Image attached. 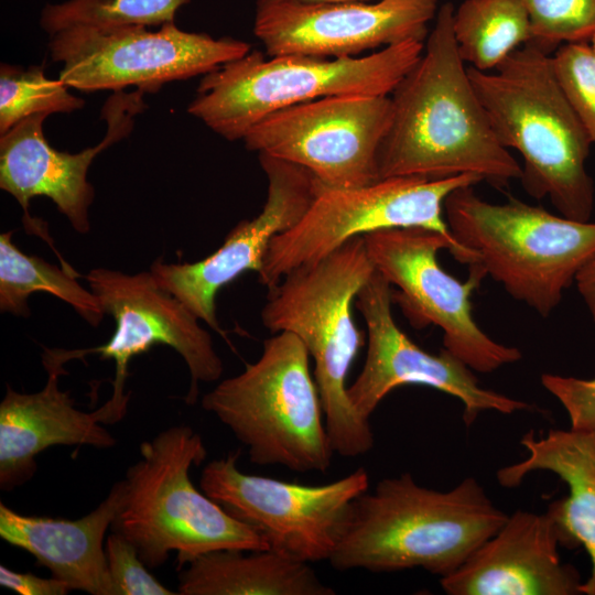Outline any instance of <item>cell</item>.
Returning <instances> with one entry per match:
<instances>
[{
    "label": "cell",
    "mask_w": 595,
    "mask_h": 595,
    "mask_svg": "<svg viewBox=\"0 0 595 595\" xmlns=\"http://www.w3.org/2000/svg\"><path fill=\"white\" fill-rule=\"evenodd\" d=\"M454 9L451 2L439 7L422 55L390 94L380 180L475 174L502 187L521 178L522 167L497 139L457 51Z\"/></svg>",
    "instance_id": "1"
},
{
    "label": "cell",
    "mask_w": 595,
    "mask_h": 595,
    "mask_svg": "<svg viewBox=\"0 0 595 595\" xmlns=\"http://www.w3.org/2000/svg\"><path fill=\"white\" fill-rule=\"evenodd\" d=\"M507 517L474 477L440 491L403 473L353 500L327 561L338 571L421 567L441 578L457 570Z\"/></svg>",
    "instance_id": "2"
},
{
    "label": "cell",
    "mask_w": 595,
    "mask_h": 595,
    "mask_svg": "<svg viewBox=\"0 0 595 595\" xmlns=\"http://www.w3.org/2000/svg\"><path fill=\"white\" fill-rule=\"evenodd\" d=\"M467 72L497 139L522 158L526 192L548 197L566 218L589 221L594 184L585 164L593 143L558 79L552 54L529 41L495 72L470 66Z\"/></svg>",
    "instance_id": "3"
},
{
    "label": "cell",
    "mask_w": 595,
    "mask_h": 595,
    "mask_svg": "<svg viewBox=\"0 0 595 595\" xmlns=\"http://www.w3.org/2000/svg\"><path fill=\"white\" fill-rule=\"evenodd\" d=\"M376 269L363 236L350 238L321 260L295 268L269 289L261 321L272 334L296 335L314 359V378L334 453L354 458L369 452V420L354 409L346 386L364 344L351 304Z\"/></svg>",
    "instance_id": "4"
},
{
    "label": "cell",
    "mask_w": 595,
    "mask_h": 595,
    "mask_svg": "<svg viewBox=\"0 0 595 595\" xmlns=\"http://www.w3.org/2000/svg\"><path fill=\"white\" fill-rule=\"evenodd\" d=\"M125 480L126 497L111 529L138 550L150 569L176 552L177 570L216 550H268L266 541L196 489L190 470L207 456L187 425L169 428L140 444Z\"/></svg>",
    "instance_id": "5"
},
{
    "label": "cell",
    "mask_w": 595,
    "mask_h": 595,
    "mask_svg": "<svg viewBox=\"0 0 595 595\" xmlns=\"http://www.w3.org/2000/svg\"><path fill=\"white\" fill-rule=\"evenodd\" d=\"M474 186L444 202L448 230L467 257L515 300L548 317L578 271L595 257V223L556 216L509 196L502 204Z\"/></svg>",
    "instance_id": "6"
},
{
    "label": "cell",
    "mask_w": 595,
    "mask_h": 595,
    "mask_svg": "<svg viewBox=\"0 0 595 595\" xmlns=\"http://www.w3.org/2000/svg\"><path fill=\"white\" fill-rule=\"evenodd\" d=\"M410 40L361 57L250 51L203 76L188 113L227 140H242L261 119L282 108L343 95H390L422 55Z\"/></svg>",
    "instance_id": "7"
},
{
    "label": "cell",
    "mask_w": 595,
    "mask_h": 595,
    "mask_svg": "<svg viewBox=\"0 0 595 595\" xmlns=\"http://www.w3.org/2000/svg\"><path fill=\"white\" fill-rule=\"evenodd\" d=\"M309 359L296 335L273 334L257 361L203 397V409L247 447L251 463L299 473L329 468L334 451Z\"/></svg>",
    "instance_id": "8"
},
{
    "label": "cell",
    "mask_w": 595,
    "mask_h": 595,
    "mask_svg": "<svg viewBox=\"0 0 595 595\" xmlns=\"http://www.w3.org/2000/svg\"><path fill=\"white\" fill-rule=\"evenodd\" d=\"M480 182L478 175L462 174L442 180L387 177L354 188L322 185L299 223L271 240L259 282L269 290L295 268L321 260L350 238L392 228L436 231L452 242L455 259L467 263L448 230L444 202L456 188Z\"/></svg>",
    "instance_id": "9"
},
{
    "label": "cell",
    "mask_w": 595,
    "mask_h": 595,
    "mask_svg": "<svg viewBox=\"0 0 595 595\" xmlns=\"http://www.w3.org/2000/svg\"><path fill=\"white\" fill-rule=\"evenodd\" d=\"M250 51L247 42L187 32L174 22L158 31L74 25L48 41L51 58L62 64L58 78L87 93L129 86L156 93L164 84L205 75Z\"/></svg>",
    "instance_id": "10"
},
{
    "label": "cell",
    "mask_w": 595,
    "mask_h": 595,
    "mask_svg": "<svg viewBox=\"0 0 595 595\" xmlns=\"http://www.w3.org/2000/svg\"><path fill=\"white\" fill-rule=\"evenodd\" d=\"M375 269L398 291L392 301L415 327L435 325L443 332V347L477 372H493L517 363L520 349L490 338L473 316L470 296L486 277L469 266L466 282L447 273L437 260L441 249L453 251L443 235L421 227L382 229L366 234Z\"/></svg>",
    "instance_id": "11"
},
{
    "label": "cell",
    "mask_w": 595,
    "mask_h": 595,
    "mask_svg": "<svg viewBox=\"0 0 595 595\" xmlns=\"http://www.w3.org/2000/svg\"><path fill=\"white\" fill-rule=\"evenodd\" d=\"M85 279L105 313L116 324L106 344L77 349L79 358L98 354L101 359L115 361L112 394L97 409L102 424H115L125 416L129 401V396L125 393L129 364L155 345L170 346L185 361L191 376L184 397L187 404L196 402L199 382H213L220 378L223 361L214 348L210 334L181 301L158 284L150 270L128 274L96 268Z\"/></svg>",
    "instance_id": "12"
},
{
    "label": "cell",
    "mask_w": 595,
    "mask_h": 595,
    "mask_svg": "<svg viewBox=\"0 0 595 595\" xmlns=\"http://www.w3.org/2000/svg\"><path fill=\"white\" fill-rule=\"evenodd\" d=\"M238 453L209 462L203 493L258 533L268 548L305 562L328 560L347 510L369 488L365 468L323 485L242 473Z\"/></svg>",
    "instance_id": "13"
},
{
    "label": "cell",
    "mask_w": 595,
    "mask_h": 595,
    "mask_svg": "<svg viewBox=\"0 0 595 595\" xmlns=\"http://www.w3.org/2000/svg\"><path fill=\"white\" fill-rule=\"evenodd\" d=\"M392 113L390 95L318 98L274 111L242 138L246 148L309 170L327 188L379 181L378 152Z\"/></svg>",
    "instance_id": "14"
},
{
    "label": "cell",
    "mask_w": 595,
    "mask_h": 595,
    "mask_svg": "<svg viewBox=\"0 0 595 595\" xmlns=\"http://www.w3.org/2000/svg\"><path fill=\"white\" fill-rule=\"evenodd\" d=\"M391 295V285L377 270L356 295L355 304L367 325L368 348L347 394L361 418L369 420L382 399L404 385L428 386L461 400L466 426L484 411L512 414L531 408L483 388L474 370L444 348L433 355L414 344L393 320Z\"/></svg>",
    "instance_id": "15"
},
{
    "label": "cell",
    "mask_w": 595,
    "mask_h": 595,
    "mask_svg": "<svg viewBox=\"0 0 595 595\" xmlns=\"http://www.w3.org/2000/svg\"><path fill=\"white\" fill-rule=\"evenodd\" d=\"M259 162L268 178V195L258 216L239 221L223 245L203 260L167 263L160 257L150 267L163 290L220 334L216 314L219 290L247 271L260 272L271 240L299 223L322 186L301 165L262 153Z\"/></svg>",
    "instance_id": "16"
},
{
    "label": "cell",
    "mask_w": 595,
    "mask_h": 595,
    "mask_svg": "<svg viewBox=\"0 0 595 595\" xmlns=\"http://www.w3.org/2000/svg\"><path fill=\"white\" fill-rule=\"evenodd\" d=\"M439 0L257 4L253 33L268 56L354 57L405 41L424 42Z\"/></svg>",
    "instance_id": "17"
},
{
    "label": "cell",
    "mask_w": 595,
    "mask_h": 595,
    "mask_svg": "<svg viewBox=\"0 0 595 595\" xmlns=\"http://www.w3.org/2000/svg\"><path fill=\"white\" fill-rule=\"evenodd\" d=\"M143 94L139 89L130 94L115 91L101 111L106 136L78 153L61 152L47 142L43 132L47 113L30 116L0 134V187L22 207L23 223L32 219L30 202L45 196L77 232L89 231L88 209L95 191L87 180L88 169L100 152L131 132L133 116L145 108Z\"/></svg>",
    "instance_id": "18"
},
{
    "label": "cell",
    "mask_w": 595,
    "mask_h": 595,
    "mask_svg": "<svg viewBox=\"0 0 595 595\" xmlns=\"http://www.w3.org/2000/svg\"><path fill=\"white\" fill-rule=\"evenodd\" d=\"M559 547L545 512L516 510L440 584L448 595L583 594L580 573L562 563Z\"/></svg>",
    "instance_id": "19"
},
{
    "label": "cell",
    "mask_w": 595,
    "mask_h": 595,
    "mask_svg": "<svg viewBox=\"0 0 595 595\" xmlns=\"http://www.w3.org/2000/svg\"><path fill=\"white\" fill-rule=\"evenodd\" d=\"M74 350L45 349L42 363L47 380L35 393H21L9 386L0 403V488L12 490L32 478L36 456L53 445H89L109 448L116 439L100 422L97 410L75 408L68 391L60 389L64 364Z\"/></svg>",
    "instance_id": "20"
},
{
    "label": "cell",
    "mask_w": 595,
    "mask_h": 595,
    "mask_svg": "<svg viewBox=\"0 0 595 595\" xmlns=\"http://www.w3.org/2000/svg\"><path fill=\"white\" fill-rule=\"evenodd\" d=\"M126 497L125 480L86 516L76 519L19 513L0 504V537L45 566L71 591L91 595H117L110 576L104 539Z\"/></svg>",
    "instance_id": "21"
},
{
    "label": "cell",
    "mask_w": 595,
    "mask_h": 595,
    "mask_svg": "<svg viewBox=\"0 0 595 595\" xmlns=\"http://www.w3.org/2000/svg\"><path fill=\"white\" fill-rule=\"evenodd\" d=\"M528 455L497 472L500 486L513 488L534 470L558 475L569 487V495L552 501L547 516L556 529L561 547H583L591 560L589 577L582 592L595 595V423L570 430H550L543 437L533 431L520 440Z\"/></svg>",
    "instance_id": "22"
},
{
    "label": "cell",
    "mask_w": 595,
    "mask_h": 595,
    "mask_svg": "<svg viewBox=\"0 0 595 595\" xmlns=\"http://www.w3.org/2000/svg\"><path fill=\"white\" fill-rule=\"evenodd\" d=\"M181 595H334L309 562L268 549L216 550L178 570Z\"/></svg>",
    "instance_id": "23"
},
{
    "label": "cell",
    "mask_w": 595,
    "mask_h": 595,
    "mask_svg": "<svg viewBox=\"0 0 595 595\" xmlns=\"http://www.w3.org/2000/svg\"><path fill=\"white\" fill-rule=\"evenodd\" d=\"M13 231L0 235V310L26 317L28 299L46 292L69 304L89 325L98 326L105 311L89 289L83 288L79 275L71 267H57L37 256L21 251L12 240Z\"/></svg>",
    "instance_id": "24"
},
{
    "label": "cell",
    "mask_w": 595,
    "mask_h": 595,
    "mask_svg": "<svg viewBox=\"0 0 595 595\" xmlns=\"http://www.w3.org/2000/svg\"><path fill=\"white\" fill-rule=\"evenodd\" d=\"M453 32L464 63L482 72L495 69L531 40L522 0H464L454 9Z\"/></svg>",
    "instance_id": "25"
},
{
    "label": "cell",
    "mask_w": 595,
    "mask_h": 595,
    "mask_svg": "<svg viewBox=\"0 0 595 595\" xmlns=\"http://www.w3.org/2000/svg\"><path fill=\"white\" fill-rule=\"evenodd\" d=\"M191 0H66L48 3L40 25L48 34L74 26H162L174 22L176 11Z\"/></svg>",
    "instance_id": "26"
},
{
    "label": "cell",
    "mask_w": 595,
    "mask_h": 595,
    "mask_svg": "<svg viewBox=\"0 0 595 595\" xmlns=\"http://www.w3.org/2000/svg\"><path fill=\"white\" fill-rule=\"evenodd\" d=\"M84 106L85 100L71 94L60 78H47L42 66L1 64L0 134L30 116L73 112Z\"/></svg>",
    "instance_id": "27"
},
{
    "label": "cell",
    "mask_w": 595,
    "mask_h": 595,
    "mask_svg": "<svg viewBox=\"0 0 595 595\" xmlns=\"http://www.w3.org/2000/svg\"><path fill=\"white\" fill-rule=\"evenodd\" d=\"M533 44L550 54L566 43L589 42L595 35V0H522Z\"/></svg>",
    "instance_id": "28"
},
{
    "label": "cell",
    "mask_w": 595,
    "mask_h": 595,
    "mask_svg": "<svg viewBox=\"0 0 595 595\" xmlns=\"http://www.w3.org/2000/svg\"><path fill=\"white\" fill-rule=\"evenodd\" d=\"M552 61L571 106L595 143V54L589 42L562 44Z\"/></svg>",
    "instance_id": "29"
},
{
    "label": "cell",
    "mask_w": 595,
    "mask_h": 595,
    "mask_svg": "<svg viewBox=\"0 0 595 595\" xmlns=\"http://www.w3.org/2000/svg\"><path fill=\"white\" fill-rule=\"evenodd\" d=\"M106 558L117 595H174L149 571L136 547L112 531L105 543Z\"/></svg>",
    "instance_id": "30"
},
{
    "label": "cell",
    "mask_w": 595,
    "mask_h": 595,
    "mask_svg": "<svg viewBox=\"0 0 595 595\" xmlns=\"http://www.w3.org/2000/svg\"><path fill=\"white\" fill-rule=\"evenodd\" d=\"M541 383L565 409L572 428L595 423V378L580 379L543 374Z\"/></svg>",
    "instance_id": "31"
},
{
    "label": "cell",
    "mask_w": 595,
    "mask_h": 595,
    "mask_svg": "<svg viewBox=\"0 0 595 595\" xmlns=\"http://www.w3.org/2000/svg\"><path fill=\"white\" fill-rule=\"evenodd\" d=\"M0 585L20 595H65L71 589L62 581L43 578L32 573H20L0 566Z\"/></svg>",
    "instance_id": "32"
},
{
    "label": "cell",
    "mask_w": 595,
    "mask_h": 595,
    "mask_svg": "<svg viewBox=\"0 0 595 595\" xmlns=\"http://www.w3.org/2000/svg\"><path fill=\"white\" fill-rule=\"evenodd\" d=\"M575 283L595 322V257L578 271Z\"/></svg>",
    "instance_id": "33"
},
{
    "label": "cell",
    "mask_w": 595,
    "mask_h": 595,
    "mask_svg": "<svg viewBox=\"0 0 595 595\" xmlns=\"http://www.w3.org/2000/svg\"><path fill=\"white\" fill-rule=\"evenodd\" d=\"M351 1H370V0H257V4H266V3H272V2L329 3V2H351Z\"/></svg>",
    "instance_id": "34"
},
{
    "label": "cell",
    "mask_w": 595,
    "mask_h": 595,
    "mask_svg": "<svg viewBox=\"0 0 595 595\" xmlns=\"http://www.w3.org/2000/svg\"><path fill=\"white\" fill-rule=\"evenodd\" d=\"M589 45H591V47H592V50H593V52L595 54V35L591 39Z\"/></svg>",
    "instance_id": "35"
}]
</instances>
